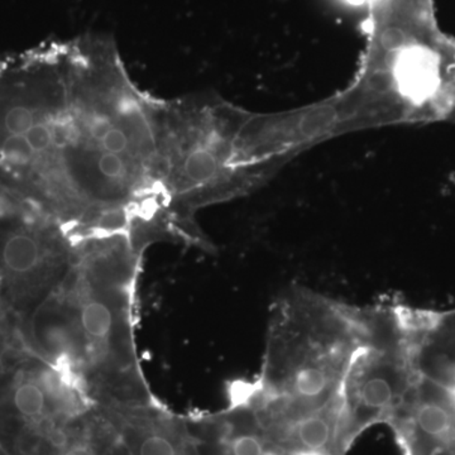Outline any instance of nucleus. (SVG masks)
<instances>
[{
	"label": "nucleus",
	"mask_w": 455,
	"mask_h": 455,
	"mask_svg": "<svg viewBox=\"0 0 455 455\" xmlns=\"http://www.w3.org/2000/svg\"><path fill=\"white\" fill-rule=\"evenodd\" d=\"M164 112L107 36L0 53V188L79 238L170 232Z\"/></svg>",
	"instance_id": "1"
},
{
	"label": "nucleus",
	"mask_w": 455,
	"mask_h": 455,
	"mask_svg": "<svg viewBox=\"0 0 455 455\" xmlns=\"http://www.w3.org/2000/svg\"><path fill=\"white\" fill-rule=\"evenodd\" d=\"M291 160L277 114L248 112L212 92L164 100L163 190L181 235L194 214L244 196Z\"/></svg>",
	"instance_id": "2"
},
{
	"label": "nucleus",
	"mask_w": 455,
	"mask_h": 455,
	"mask_svg": "<svg viewBox=\"0 0 455 455\" xmlns=\"http://www.w3.org/2000/svg\"><path fill=\"white\" fill-rule=\"evenodd\" d=\"M376 310L358 309L305 289L276 302L262 377L269 414L284 425L307 415L346 411L347 379L373 333Z\"/></svg>",
	"instance_id": "3"
},
{
	"label": "nucleus",
	"mask_w": 455,
	"mask_h": 455,
	"mask_svg": "<svg viewBox=\"0 0 455 455\" xmlns=\"http://www.w3.org/2000/svg\"><path fill=\"white\" fill-rule=\"evenodd\" d=\"M118 314L112 302L100 293H86L77 300V331L90 347L107 350L118 328Z\"/></svg>",
	"instance_id": "4"
},
{
	"label": "nucleus",
	"mask_w": 455,
	"mask_h": 455,
	"mask_svg": "<svg viewBox=\"0 0 455 455\" xmlns=\"http://www.w3.org/2000/svg\"><path fill=\"white\" fill-rule=\"evenodd\" d=\"M346 411H328L307 415L292 424L290 433L302 451H325L334 438V427Z\"/></svg>",
	"instance_id": "5"
},
{
	"label": "nucleus",
	"mask_w": 455,
	"mask_h": 455,
	"mask_svg": "<svg viewBox=\"0 0 455 455\" xmlns=\"http://www.w3.org/2000/svg\"><path fill=\"white\" fill-rule=\"evenodd\" d=\"M47 397H50L49 394L41 381H25L14 390L13 403L20 415L38 419L46 412Z\"/></svg>",
	"instance_id": "6"
},
{
	"label": "nucleus",
	"mask_w": 455,
	"mask_h": 455,
	"mask_svg": "<svg viewBox=\"0 0 455 455\" xmlns=\"http://www.w3.org/2000/svg\"><path fill=\"white\" fill-rule=\"evenodd\" d=\"M265 451L262 439L253 434H241L230 442L232 455H263Z\"/></svg>",
	"instance_id": "7"
},
{
	"label": "nucleus",
	"mask_w": 455,
	"mask_h": 455,
	"mask_svg": "<svg viewBox=\"0 0 455 455\" xmlns=\"http://www.w3.org/2000/svg\"><path fill=\"white\" fill-rule=\"evenodd\" d=\"M140 455H179V451L166 436L152 434L140 443Z\"/></svg>",
	"instance_id": "8"
},
{
	"label": "nucleus",
	"mask_w": 455,
	"mask_h": 455,
	"mask_svg": "<svg viewBox=\"0 0 455 455\" xmlns=\"http://www.w3.org/2000/svg\"><path fill=\"white\" fill-rule=\"evenodd\" d=\"M62 455H97L94 449L84 443H77V444L70 445Z\"/></svg>",
	"instance_id": "9"
},
{
	"label": "nucleus",
	"mask_w": 455,
	"mask_h": 455,
	"mask_svg": "<svg viewBox=\"0 0 455 455\" xmlns=\"http://www.w3.org/2000/svg\"><path fill=\"white\" fill-rule=\"evenodd\" d=\"M289 455H331V454L325 453V451H302V449H299V451H289Z\"/></svg>",
	"instance_id": "10"
},
{
	"label": "nucleus",
	"mask_w": 455,
	"mask_h": 455,
	"mask_svg": "<svg viewBox=\"0 0 455 455\" xmlns=\"http://www.w3.org/2000/svg\"><path fill=\"white\" fill-rule=\"evenodd\" d=\"M263 455H284L283 451H278L276 448H266L265 453ZM289 455V454H287Z\"/></svg>",
	"instance_id": "11"
},
{
	"label": "nucleus",
	"mask_w": 455,
	"mask_h": 455,
	"mask_svg": "<svg viewBox=\"0 0 455 455\" xmlns=\"http://www.w3.org/2000/svg\"><path fill=\"white\" fill-rule=\"evenodd\" d=\"M0 278H2V274H0Z\"/></svg>",
	"instance_id": "12"
}]
</instances>
